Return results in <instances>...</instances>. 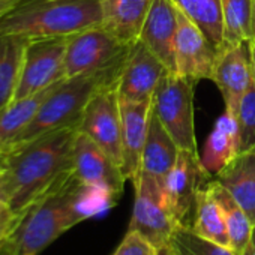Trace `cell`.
Listing matches in <instances>:
<instances>
[{"label":"cell","mask_w":255,"mask_h":255,"mask_svg":"<svg viewBox=\"0 0 255 255\" xmlns=\"http://www.w3.org/2000/svg\"><path fill=\"white\" fill-rule=\"evenodd\" d=\"M78 126L48 132L12 150L0 161L5 201L24 216L62 176L72 170V149Z\"/></svg>","instance_id":"cell-1"},{"label":"cell","mask_w":255,"mask_h":255,"mask_svg":"<svg viewBox=\"0 0 255 255\" xmlns=\"http://www.w3.org/2000/svg\"><path fill=\"white\" fill-rule=\"evenodd\" d=\"M83 192L84 183L72 168L30 206L3 249L11 255H39L44 252L68 230L89 219Z\"/></svg>","instance_id":"cell-2"},{"label":"cell","mask_w":255,"mask_h":255,"mask_svg":"<svg viewBox=\"0 0 255 255\" xmlns=\"http://www.w3.org/2000/svg\"><path fill=\"white\" fill-rule=\"evenodd\" d=\"M102 26L99 0H26L0 21V35L71 36Z\"/></svg>","instance_id":"cell-3"},{"label":"cell","mask_w":255,"mask_h":255,"mask_svg":"<svg viewBox=\"0 0 255 255\" xmlns=\"http://www.w3.org/2000/svg\"><path fill=\"white\" fill-rule=\"evenodd\" d=\"M126 57L108 68L65 78L44 101L15 149L48 132L78 126L89 101L101 89L119 81Z\"/></svg>","instance_id":"cell-4"},{"label":"cell","mask_w":255,"mask_h":255,"mask_svg":"<svg viewBox=\"0 0 255 255\" xmlns=\"http://www.w3.org/2000/svg\"><path fill=\"white\" fill-rule=\"evenodd\" d=\"M195 83L192 78L168 71L152 98V108L177 147L198 156L194 114Z\"/></svg>","instance_id":"cell-5"},{"label":"cell","mask_w":255,"mask_h":255,"mask_svg":"<svg viewBox=\"0 0 255 255\" xmlns=\"http://www.w3.org/2000/svg\"><path fill=\"white\" fill-rule=\"evenodd\" d=\"M68 36L30 39L21 65L14 101L36 95L65 80V54Z\"/></svg>","instance_id":"cell-6"},{"label":"cell","mask_w":255,"mask_h":255,"mask_svg":"<svg viewBox=\"0 0 255 255\" xmlns=\"http://www.w3.org/2000/svg\"><path fill=\"white\" fill-rule=\"evenodd\" d=\"M132 185L135 200L129 228L140 231L159 252H162L177 225L167 206L164 183L146 173H140Z\"/></svg>","instance_id":"cell-7"},{"label":"cell","mask_w":255,"mask_h":255,"mask_svg":"<svg viewBox=\"0 0 255 255\" xmlns=\"http://www.w3.org/2000/svg\"><path fill=\"white\" fill-rule=\"evenodd\" d=\"M132 45L122 42L104 26L71 35L65 54V77L71 78L108 68L129 54Z\"/></svg>","instance_id":"cell-8"},{"label":"cell","mask_w":255,"mask_h":255,"mask_svg":"<svg viewBox=\"0 0 255 255\" xmlns=\"http://www.w3.org/2000/svg\"><path fill=\"white\" fill-rule=\"evenodd\" d=\"M78 131L93 140L122 167V114L117 83L101 89L89 101Z\"/></svg>","instance_id":"cell-9"},{"label":"cell","mask_w":255,"mask_h":255,"mask_svg":"<svg viewBox=\"0 0 255 255\" xmlns=\"http://www.w3.org/2000/svg\"><path fill=\"white\" fill-rule=\"evenodd\" d=\"M210 176L203 170L200 156L180 150L173 170L164 180L167 206L177 225L189 227L194 221L197 192Z\"/></svg>","instance_id":"cell-10"},{"label":"cell","mask_w":255,"mask_h":255,"mask_svg":"<svg viewBox=\"0 0 255 255\" xmlns=\"http://www.w3.org/2000/svg\"><path fill=\"white\" fill-rule=\"evenodd\" d=\"M212 81H215L222 95L225 111L236 117L243 96L254 84L251 41L219 47Z\"/></svg>","instance_id":"cell-11"},{"label":"cell","mask_w":255,"mask_h":255,"mask_svg":"<svg viewBox=\"0 0 255 255\" xmlns=\"http://www.w3.org/2000/svg\"><path fill=\"white\" fill-rule=\"evenodd\" d=\"M219 47L179 9V24L174 47L176 72L194 81L212 80Z\"/></svg>","instance_id":"cell-12"},{"label":"cell","mask_w":255,"mask_h":255,"mask_svg":"<svg viewBox=\"0 0 255 255\" xmlns=\"http://www.w3.org/2000/svg\"><path fill=\"white\" fill-rule=\"evenodd\" d=\"M167 72V66L143 42L137 41L126 57L117 81L120 101H152L161 80Z\"/></svg>","instance_id":"cell-13"},{"label":"cell","mask_w":255,"mask_h":255,"mask_svg":"<svg viewBox=\"0 0 255 255\" xmlns=\"http://www.w3.org/2000/svg\"><path fill=\"white\" fill-rule=\"evenodd\" d=\"M72 168L83 183L101 186L119 195L123 194L126 177L120 167L93 140L80 131L74 141Z\"/></svg>","instance_id":"cell-14"},{"label":"cell","mask_w":255,"mask_h":255,"mask_svg":"<svg viewBox=\"0 0 255 255\" xmlns=\"http://www.w3.org/2000/svg\"><path fill=\"white\" fill-rule=\"evenodd\" d=\"M120 99V98H119ZM122 114V173L134 182L141 171V155L152 116V101H120Z\"/></svg>","instance_id":"cell-15"},{"label":"cell","mask_w":255,"mask_h":255,"mask_svg":"<svg viewBox=\"0 0 255 255\" xmlns=\"http://www.w3.org/2000/svg\"><path fill=\"white\" fill-rule=\"evenodd\" d=\"M177 24L179 8L174 0H153L138 39L171 72H176L174 47Z\"/></svg>","instance_id":"cell-16"},{"label":"cell","mask_w":255,"mask_h":255,"mask_svg":"<svg viewBox=\"0 0 255 255\" xmlns=\"http://www.w3.org/2000/svg\"><path fill=\"white\" fill-rule=\"evenodd\" d=\"M153 0H99L102 26L125 44L140 39L143 24Z\"/></svg>","instance_id":"cell-17"},{"label":"cell","mask_w":255,"mask_h":255,"mask_svg":"<svg viewBox=\"0 0 255 255\" xmlns=\"http://www.w3.org/2000/svg\"><path fill=\"white\" fill-rule=\"evenodd\" d=\"M62 81L29 98L12 101L0 111V161L15 149L20 137L27 129L44 101Z\"/></svg>","instance_id":"cell-18"},{"label":"cell","mask_w":255,"mask_h":255,"mask_svg":"<svg viewBox=\"0 0 255 255\" xmlns=\"http://www.w3.org/2000/svg\"><path fill=\"white\" fill-rule=\"evenodd\" d=\"M239 155L237 120L225 111L221 114L209 134L200 164L209 176H218Z\"/></svg>","instance_id":"cell-19"},{"label":"cell","mask_w":255,"mask_h":255,"mask_svg":"<svg viewBox=\"0 0 255 255\" xmlns=\"http://www.w3.org/2000/svg\"><path fill=\"white\" fill-rule=\"evenodd\" d=\"M180 149L161 125L159 119L153 113L150 116L149 131L141 155V171L164 183L168 173L173 170Z\"/></svg>","instance_id":"cell-20"},{"label":"cell","mask_w":255,"mask_h":255,"mask_svg":"<svg viewBox=\"0 0 255 255\" xmlns=\"http://www.w3.org/2000/svg\"><path fill=\"white\" fill-rule=\"evenodd\" d=\"M215 179L230 192L255 227V152L237 155Z\"/></svg>","instance_id":"cell-21"},{"label":"cell","mask_w":255,"mask_h":255,"mask_svg":"<svg viewBox=\"0 0 255 255\" xmlns=\"http://www.w3.org/2000/svg\"><path fill=\"white\" fill-rule=\"evenodd\" d=\"M191 230L197 236H200L209 242H213L216 245L231 249L224 215H222L221 206L218 204V201L213 195L209 180H206L197 192L195 213H194V221H192Z\"/></svg>","instance_id":"cell-22"},{"label":"cell","mask_w":255,"mask_h":255,"mask_svg":"<svg viewBox=\"0 0 255 255\" xmlns=\"http://www.w3.org/2000/svg\"><path fill=\"white\" fill-rule=\"evenodd\" d=\"M29 41L20 35H0V111L14 101Z\"/></svg>","instance_id":"cell-23"},{"label":"cell","mask_w":255,"mask_h":255,"mask_svg":"<svg viewBox=\"0 0 255 255\" xmlns=\"http://www.w3.org/2000/svg\"><path fill=\"white\" fill-rule=\"evenodd\" d=\"M209 185L213 191L218 204L221 206L227 233L230 237L231 251L236 255H242L251 240L254 225L248 218V215L243 212V209L236 203V200L230 195V192L216 179L209 180Z\"/></svg>","instance_id":"cell-24"},{"label":"cell","mask_w":255,"mask_h":255,"mask_svg":"<svg viewBox=\"0 0 255 255\" xmlns=\"http://www.w3.org/2000/svg\"><path fill=\"white\" fill-rule=\"evenodd\" d=\"M177 8L200 27L216 47L224 41L222 0H174Z\"/></svg>","instance_id":"cell-25"},{"label":"cell","mask_w":255,"mask_h":255,"mask_svg":"<svg viewBox=\"0 0 255 255\" xmlns=\"http://www.w3.org/2000/svg\"><path fill=\"white\" fill-rule=\"evenodd\" d=\"M254 0H222L224 41L221 47L237 45L252 39Z\"/></svg>","instance_id":"cell-26"},{"label":"cell","mask_w":255,"mask_h":255,"mask_svg":"<svg viewBox=\"0 0 255 255\" xmlns=\"http://www.w3.org/2000/svg\"><path fill=\"white\" fill-rule=\"evenodd\" d=\"M161 255H236L230 248H224L197 236L189 227L176 225L165 249Z\"/></svg>","instance_id":"cell-27"},{"label":"cell","mask_w":255,"mask_h":255,"mask_svg":"<svg viewBox=\"0 0 255 255\" xmlns=\"http://www.w3.org/2000/svg\"><path fill=\"white\" fill-rule=\"evenodd\" d=\"M237 135H239V155L255 152V87L246 92L236 114Z\"/></svg>","instance_id":"cell-28"},{"label":"cell","mask_w":255,"mask_h":255,"mask_svg":"<svg viewBox=\"0 0 255 255\" xmlns=\"http://www.w3.org/2000/svg\"><path fill=\"white\" fill-rule=\"evenodd\" d=\"M113 255H161V252L140 231L128 228Z\"/></svg>","instance_id":"cell-29"},{"label":"cell","mask_w":255,"mask_h":255,"mask_svg":"<svg viewBox=\"0 0 255 255\" xmlns=\"http://www.w3.org/2000/svg\"><path fill=\"white\" fill-rule=\"evenodd\" d=\"M21 221L23 216L15 215L8 204H0V251L8 245Z\"/></svg>","instance_id":"cell-30"},{"label":"cell","mask_w":255,"mask_h":255,"mask_svg":"<svg viewBox=\"0 0 255 255\" xmlns=\"http://www.w3.org/2000/svg\"><path fill=\"white\" fill-rule=\"evenodd\" d=\"M26 0H0V21L8 14H11L15 8H18Z\"/></svg>","instance_id":"cell-31"},{"label":"cell","mask_w":255,"mask_h":255,"mask_svg":"<svg viewBox=\"0 0 255 255\" xmlns=\"http://www.w3.org/2000/svg\"><path fill=\"white\" fill-rule=\"evenodd\" d=\"M242 255H255V227H254L251 240H249V243H248V246H246V249L243 251Z\"/></svg>","instance_id":"cell-32"},{"label":"cell","mask_w":255,"mask_h":255,"mask_svg":"<svg viewBox=\"0 0 255 255\" xmlns=\"http://www.w3.org/2000/svg\"><path fill=\"white\" fill-rule=\"evenodd\" d=\"M251 59H252V80L255 87V44L254 42H251Z\"/></svg>","instance_id":"cell-33"},{"label":"cell","mask_w":255,"mask_h":255,"mask_svg":"<svg viewBox=\"0 0 255 255\" xmlns=\"http://www.w3.org/2000/svg\"><path fill=\"white\" fill-rule=\"evenodd\" d=\"M251 42L255 44V0H254V15H252V39Z\"/></svg>","instance_id":"cell-34"},{"label":"cell","mask_w":255,"mask_h":255,"mask_svg":"<svg viewBox=\"0 0 255 255\" xmlns=\"http://www.w3.org/2000/svg\"><path fill=\"white\" fill-rule=\"evenodd\" d=\"M0 204H6V201H5V191H3V185H2V179H0Z\"/></svg>","instance_id":"cell-35"},{"label":"cell","mask_w":255,"mask_h":255,"mask_svg":"<svg viewBox=\"0 0 255 255\" xmlns=\"http://www.w3.org/2000/svg\"><path fill=\"white\" fill-rule=\"evenodd\" d=\"M0 255H11L9 252H6L5 249H2V251H0Z\"/></svg>","instance_id":"cell-36"}]
</instances>
